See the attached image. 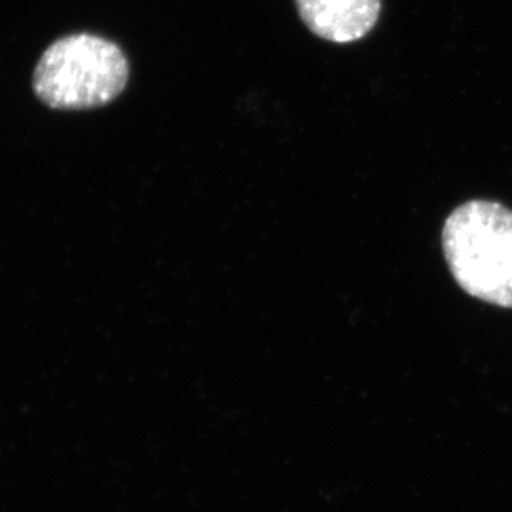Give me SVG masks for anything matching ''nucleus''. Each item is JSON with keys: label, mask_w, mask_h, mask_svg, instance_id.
I'll return each mask as SVG.
<instances>
[{"label": "nucleus", "mask_w": 512, "mask_h": 512, "mask_svg": "<svg viewBox=\"0 0 512 512\" xmlns=\"http://www.w3.org/2000/svg\"><path fill=\"white\" fill-rule=\"evenodd\" d=\"M306 29L331 44H353L375 29L381 0H295Z\"/></svg>", "instance_id": "3"}, {"label": "nucleus", "mask_w": 512, "mask_h": 512, "mask_svg": "<svg viewBox=\"0 0 512 512\" xmlns=\"http://www.w3.org/2000/svg\"><path fill=\"white\" fill-rule=\"evenodd\" d=\"M443 250L468 295L512 308V210L491 200L464 203L444 223Z\"/></svg>", "instance_id": "1"}, {"label": "nucleus", "mask_w": 512, "mask_h": 512, "mask_svg": "<svg viewBox=\"0 0 512 512\" xmlns=\"http://www.w3.org/2000/svg\"><path fill=\"white\" fill-rule=\"evenodd\" d=\"M130 79L127 54L104 35L77 32L54 40L35 65L34 92L50 109L87 110L114 102Z\"/></svg>", "instance_id": "2"}]
</instances>
